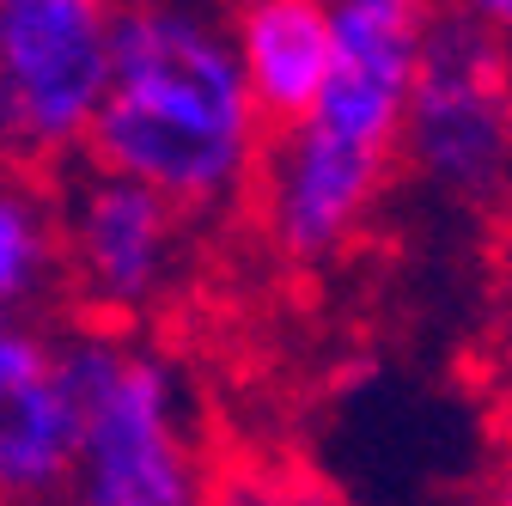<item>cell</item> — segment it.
<instances>
[{
  "mask_svg": "<svg viewBox=\"0 0 512 506\" xmlns=\"http://www.w3.org/2000/svg\"><path fill=\"white\" fill-rule=\"evenodd\" d=\"M263 141L232 37L202 0H116L110 80L86 129L92 171L153 189L177 214H214L250 196Z\"/></svg>",
  "mask_w": 512,
  "mask_h": 506,
  "instance_id": "cell-1",
  "label": "cell"
},
{
  "mask_svg": "<svg viewBox=\"0 0 512 506\" xmlns=\"http://www.w3.org/2000/svg\"><path fill=\"white\" fill-rule=\"evenodd\" d=\"M61 391L74 403L80 452L68 506H196V452L177 427V385L165 360L110 330L55 342Z\"/></svg>",
  "mask_w": 512,
  "mask_h": 506,
  "instance_id": "cell-2",
  "label": "cell"
},
{
  "mask_svg": "<svg viewBox=\"0 0 512 506\" xmlns=\"http://www.w3.org/2000/svg\"><path fill=\"white\" fill-rule=\"evenodd\" d=\"M397 153L439 196L464 208H500L512 196V43L439 7L409 86Z\"/></svg>",
  "mask_w": 512,
  "mask_h": 506,
  "instance_id": "cell-3",
  "label": "cell"
},
{
  "mask_svg": "<svg viewBox=\"0 0 512 506\" xmlns=\"http://www.w3.org/2000/svg\"><path fill=\"white\" fill-rule=\"evenodd\" d=\"M116 0H0V165L55 171L110 80Z\"/></svg>",
  "mask_w": 512,
  "mask_h": 506,
  "instance_id": "cell-4",
  "label": "cell"
},
{
  "mask_svg": "<svg viewBox=\"0 0 512 506\" xmlns=\"http://www.w3.org/2000/svg\"><path fill=\"white\" fill-rule=\"evenodd\" d=\"M61 226V305L80 318V330L122 336V318H135L171 281L183 214L153 189L86 171L68 202H55Z\"/></svg>",
  "mask_w": 512,
  "mask_h": 506,
  "instance_id": "cell-5",
  "label": "cell"
},
{
  "mask_svg": "<svg viewBox=\"0 0 512 506\" xmlns=\"http://www.w3.org/2000/svg\"><path fill=\"white\" fill-rule=\"evenodd\" d=\"M439 0H330V80L311 104V129L342 147L397 159L403 110Z\"/></svg>",
  "mask_w": 512,
  "mask_h": 506,
  "instance_id": "cell-6",
  "label": "cell"
},
{
  "mask_svg": "<svg viewBox=\"0 0 512 506\" xmlns=\"http://www.w3.org/2000/svg\"><path fill=\"white\" fill-rule=\"evenodd\" d=\"M391 165L397 159L342 147L330 135H317L311 122H299V129H281L263 141L250 202L263 208V226H269L281 257L330 263L336 250L354 244V232L378 208Z\"/></svg>",
  "mask_w": 512,
  "mask_h": 506,
  "instance_id": "cell-7",
  "label": "cell"
},
{
  "mask_svg": "<svg viewBox=\"0 0 512 506\" xmlns=\"http://www.w3.org/2000/svg\"><path fill=\"white\" fill-rule=\"evenodd\" d=\"M80 427L43 330H0V506H49L74 488Z\"/></svg>",
  "mask_w": 512,
  "mask_h": 506,
  "instance_id": "cell-8",
  "label": "cell"
},
{
  "mask_svg": "<svg viewBox=\"0 0 512 506\" xmlns=\"http://www.w3.org/2000/svg\"><path fill=\"white\" fill-rule=\"evenodd\" d=\"M232 55L263 135L299 129L330 80V7L317 0H226Z\"/></svg>",
  "mask_w": 512,
  "mask_h": 506,
  "instance_id": "cell-9",
  "label": "cell"
},
{
  "mask_svg": "<svg viewBox=\"0 0 512 506\" xmlns=\"http://www.w3.org/2000/svg\"><path fill=\"white\" fill-rule=\"evenodd\" d=\"M31 299H61V226L37 171L0 165V330Z\"/></svg>",
  "mask_w": 512,
  "mask_h": 506,
  "instance_id": "cell-10",
  "label": "cell"
},
{
  "mask_svg": "<svg viewBox=\"0 0 512 506\" xmlns=\"http://www.w3.org/2000/svg\"><path fill=\"white\" fill-rule=\"evenodd\" d=\"M439 7L458 13V19H470L476 31H488L500 43H512V0H439Z\"/></svg>",
  "mask_w": 512,
  "mask_h": 506,
  "instance_id": "cell-11",
  "label": "cell"
},
{
  "mask_svg": "<svg viewBox=\"0 0 512 506\" xmlns=\"http://www.w3.org/2000/svg\"><path fill=\"white\" fill-rule=\"evenodd\" d=\"M482 506H512V458L500 464V476L488 482V494H482Z\"/></svg>",
  "mask_w": 512,
  "mask_h": 506,
  "instance_id": "cell-12",
  "label": "cell"
},
{
  "mask_svg": "<svg viewBox=\"0 0 512 506\" xmlns=\"http://www.w3.org/2000/svg\"><path fill=\"white\" fill-rule=\"evenodd\" d=\"M317 7H330V0H317Z\"/></svg>",
  "mask_w": 512,
  "mask_h": 506,
  "instance_id": "cell-13",
  "label": "cell"
},
{
  "mask_svg": "<svg viewBox=\"0 0 512 506\" xmlns=\"http://www.w3.org/2000/svg\"><path fill=\"white\" fill-rule=\"evenodd\" d=\"M202 7H208V0H202Z\"/></svg>",
  "mask_w": 512,
  "mask_h": 506,
  "instance_id": "cell-14",
  "label": "cell"
}]
</instances>
